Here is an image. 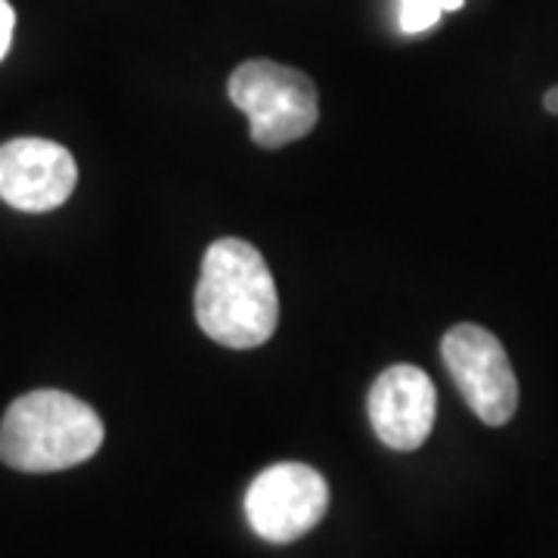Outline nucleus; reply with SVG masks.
<instances>
[{
	"mask_svg": "<svg viewBox=\"0 0 558 558\" xmlns=\"http://www.w3.org/2000/svg\"><path fill=\"white\" fill-rule=\"evenodd\" d=\"M78 165L72 153L40 137H20L0 146V199L20 211H53L75 193Z\"/></svg>",
	"mask_w": 558,
	"mask_h": 558,
	"instance_id": "obj_6",
	"label": "nucleus"
},
{
	"mask_svg": "<svg viewBox=\"0 0 558 558\" xmlns=\"http://www.w3.org/2000/svg\"><path fill=\"white\" fill-rule=\"evenodd\" d=\"M196 323L233 351L258 348L277 332L279 295L267 260L245 240H218L202 258Z\"/></svg>",
	"mask_w": 558,
	"mask_h": 558,
	"instance_id": "obj_1",
	"label": "nucleus"
},
{
	"mask_svg": "<svg viewBox=\"0 0 558 558\" xmlns=\"http://www.w3.org/2000/svg\"><path fill=\"white\" fill-rule=\"evenodd\" d=\"M440 357L459 395L484 425H506L519 410V379L499 339L475 323H459L440 341Z\"/></svg>",
	"mask_w": 558,
	"mask_h": 558,
	"instance_id": "obj_4",
	"label": "nucleus"
},
{
	"mask_svg": "<svg viewBox=\"0 0 558 558\" xmlns=\"http://www.w3.org/2000/svg\"><path fill=\"white\" fill-rule=\"evenodd\" d=\"M465 0H438V7L444 10V13H453V10H459Z\"/></svg>",
	"mask_w": 558,
	"mask_h": 558,
	"instance_id": "obj_11",
	"label": "nucleus"
},
{
	"mask_svg": "<svg viewBox=\"0 0 558 558\" xmlns=\"http://www.w3.org/2000/svg\"><path fill=\"white\" fill-rule=\"evenodd\" d=\"M230 100L248 116L260 149H279L307 137L319 119L317 87L304 72L270 60H248L230 75Z\"/></svg>",
	"mask_w": 558,
	"mask_h": 558,
	"instance_id": "obj_3",
	"label": "nucleus"
},
{
	"mask_svg": "<svg viewBox=\"0 0 558 558\" xmlns=\"http://www.w3.org/2000/svg\"><path fill=\"white\" fill-rule=\"evenodd\" d=\"M329 509V487L304 462H277L252 481L245 519L260 539L292 543L311 534Z\"/></svg>",
	"mask_w": 558,
	"mask_h": 558,
	"instance_id": "obj_5",
	"label": "nucleus"
},
{
	"mask_svg": "<svg viewBox=\"0 0 558 558\" xmlns=\"http://www.w3.org/2000/svg\"><path fill=\"white\" fill-rule=\"evenodd\" d=\"M13 28H16V13H13L10 0H0V60L7 57V50L13 44Z\"/></svg>",
	"mask_w": 558,
	"mask_h": 558,
	"instance_id": "obj_9",
	"label": "nucleus"
},
{
	"mask_svg": "<svg viewBox=\"0 0 558 558\" xmlns=\"http://www.w3.org/2000/svg\"><path fill=\"white\" fill-rule=\"evenodd\" d=\"M102 418L65 391H32L0 418V462L16 472L47 475L81 465L102 447Z\"/></svg>",
	"mask_w": 558,
	"mask_h": 558,
	"instance_id": "obj_2",
	"label": "nucleus"
},
{
	"mask_svg": "<svg viewBox=\"0 0 558 558\" xmlns=\"http://www.w3.org/2000/svg\"><path fill=\"white\" fill-rule=\"evenodd\" d=\"M543 106L553 112V116H558V87H553V90H546V97H543Z\"/></svg>",
	"mask_w": 558,
	"mask_h": 558,
	"instance_id": "obj_10",
	"label": "nucleus"
},
{
	"mask_svg": "<svg viewBox=\"0 0 558 558\" xmlns=\"http://www.w3.org/2000/svg\"><path fill=\"white\" fill-rule=\"evenodd\" d=\"M369 422L379 440L391 450L410 453L418 450L438 416V391L432 379L410 363L388 366L379 379L373 381L366 398Z\"/></svg>",
	"mask_w": 558,
	"mask_h": 558,
	"instance_id": "obj_7",
	"label": "nucleus"
},
{
	"mask_svg": "<svg viewBox=\"0 0 558 558\" xmlns=\"http://www.w3.org/2000/svg\"><path fill=\"white\" fill-rule=\"evenodd\" d=\"M444 16L438 0H400V32L403 35H418L435 28Z\"/></svg>",
	"mask_w": 558,
	"mask_h": 558,
	"instance_id": "obj_8",
	"label": "nucleus"
}]
</instances>
